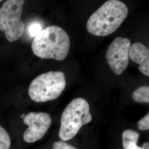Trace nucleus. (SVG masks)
<instances>
[{
	"label": "nucleus",
	"mask_w": 149,
	"mask_h": 149,
	"mask_svg": "<svg viewBox=\"0 0 149 149\" xmlns=\"http://www.w3.org/2000/svg\"><path fill=\"white\" fill-rule=\"evenodd\" d=\"M70 48L69 35L64 29L56 26L42 29L32 43L33 53L41 59L63 61L67 57Z\"/></svg>",
	"instance_id": "nucleus-1"
},
{
	"label": "nucleus",
	"mask_w": 149,
	"mask_h": 149,
	"mask_svg": "<svg viewBox=\"0 0 149 149\" xmlns=\"http://www.w3.org/2000/svg\"><path fill=\"white\" fill-rule=\"evenodd\" d=\"M130 47L131 43L129 39L118 37L108 48L106 55L107 61L115 74L120 75L127 68Z\"/></svg>",
	"instance_id": "nucleus-6"
},
{
	"label": "nucleus",
	"mask_w": 149,
	"mask_h": 149,
	"mask_svg": "<svg viewBox=\"0 0 149 149\" xmlns=\"http://www.w3.org/2000/svg\"><path fill=\"white\" fill-rule=\"evenodd\" d=\"M138 126L140 130H147L149 129V114L148 113L144 117L142 118L138 123Z\"/></svg>",
	"instance_id": "nucleus-13"
},
{
	"label": "nucleus",
	"mask_w": 149,
	"mask_h": 149,
	"mask_svg": "<svg viewBox=\"0 0 149 149\" xmlns=\"http://www.w3.org/2000/svg\"><path fill=\"white\" fill-rule=\"evenodd\" d=\"M92 120L88 102L82 98H75L70 102L61 114L59 138L63 141L74 138L80 129Z\"/></svg>",
	"instance_id": "nucleus-3"
},
{
	"label": "nucleus",
	"mask_w": 149,
	"mask_h": 149,
	"mask_svg": "<svg viewBox=\"0 0 149 149\" xmlns=\"http://www.w3.org/2000/svg\"><path fill=\"white\" fill-rule=\"evenodd\" d=\"M143 149H149V142H145L143 145Z\"/></svg>",
	"instance_id": "nucleus-15"
},
{
	"label": "nucleus",
	"mask_w": 149,
	"mask_h": 149,
	"mask_svg": "<svg viewBox=\"0 0 149 149\" xmlns=\"http://www.w3.org/2000/svg\"><path fill=\"white\" fill-rule=\"evenodd\" d=\"M23 0L6 1L0 8V31L5 32L7 39L13 42L21 38L25 24L22 21Z\"/></svg>",
	"instance_id": "nucleus-5"
},
{
	"label": "nucleus",
	"mask_w": 149,
	"mask_h": 149,
	"mask_svg": "<svg viewBox=\"0 0 149 149\" xmlns=\"http://www.w3.org/2000/svg\"><path fill=\"white\" fill-rule=\"evenodd\" d=\"M128 15V7L124 2L107 1L90 16L87 22V29L93 36H109L120 26Z\"/></svg>",
	"instance_id": "nucleus-2"
},
{
	"label": "nucleus",
	"mask_w": 149,
	"mask_h": 149,
	"mask_svg": "<svg viewBox=\"0 0 149 149\" xmlns=\"http://www.w3.org/2000/svg\"><path fill=\"white\" fill-rule=\"evenodd\" d=\"M10 136L5 128L0 125V149H10Z\"/></svg>",
	"instance_id": "nucleus-11"
},
{
	"label": "nucleus",
	"mask_w": 149,
	"mask_h": 149,
	"mask_svg": "<svg viewBox=\"0 0 149 149\" xmlns=\"http://www.w3.org/2000/svg\"><path fill=\"white\" fill-rule=\"evenodd\" d=\"M134 100L138 103H149V87L148 86H143L138 88L133 93Z\"/></svg>",
	"instance_id": "nucleus-10"
},
{
	"label": "nucleus",
	"mask_w": 149,
	"mask_h": 149,
	"mask_svg": "<svg viewBox=\"0 0 149 149\" xmlns=\"http://www.w3.org/2000/svg\"><path fill=\"white\" fill-rule=\"evenodd\" d=\"M129 149H143V148L139 146L138 145H135V146H133L131 147L130 148H129Z\"/></svg>",
	"instance_id": "nucleus-16"
},
{
	"label": "nucleus",
	"mask_w": 149,
	"mask_h": 149,
	"mask_svg": "<svg viewBox=\"0 0 149 149\" xmlns=\"http://www.w3.org/2000/svg\"><path fill=\"white\" fill-rule=\"evenodd\" d=\"M28 33L31 37H35L42 30V26L38 22H33L28 27Z\"/></svg>",
	"instance_id": "nucleus-12"
},
{
	"label": "nucleus",
	"mask_w": 149,
	"mask_h": 149,
	"mask_svg": "<svg viewBox=\"0 0 149 149\" xmlns=\"http://www.w3.org/2000/svg\"><path fill=\"white\" fill-rule=\"evenodd\" d=\"M66 86L65 76L61 71H49L40 74L31 83L28 94L32 101L46 102L58 98Z\"/></svg>",
	"instance_id": "nucleus-4"
},
{
	"label": "nucleus",
	"mask_w": 149,
	"mask_h": 149,
	"mask_svg": "<svg viewBox=\"0 0 149 149\" xmlns=\"http://www.w3.org/2000/svg\"><path fill=\"white\" fill-rule=\"evenodd\" d=\"M140 134L137 132L127 129L122 134L123 146L124 149H129L131 147L137 145Z\"/></svg>",
	"instance_id": "nucleus-9"
},
{
	"label": "nucleus",
	"mask_w": 149,
	"mask_h": 149,
	"mask_svg": "<svg viewBox=\"0 0 149 149\" xmlns=\"http://www.w3.org/2000/svg\"><path fill=\"white\" fill-rule=\"evenodd\" d=\"M2 2V1H0V2Z\"/></svg>",
	"instance_id": "nucleus-17"
},
{
	"label": "nucleus",
	"mask_w": 149,
	"mask_h": 149,
	"mask_svg": "<svg viewBox=\"0 0 149 149\" xmlns=\"http://www.w3.org/2000/svg\"><path fill=\"white\" fill-rule=\"evenodd\" d=\"M129 57L139 65V70L143 74L149 76V50L143 44L136 42L130 47Z\"/></svg>",
	"instance_id": "nucleus-8"
},
{
	"label": "nucleus",
	"mask_w": 149,
	"mask_h": 149,
	"mask_svg": "<svg viewBox=\"0 0 149 149\" xmlns=\"http://www.w3.org/2000/svg\"><path fill=\"white\" fill-rule=\"evenodd\" d=\"M53 149H77L74 146L68 144L64 141L55 142L53 145Z\"/></svg>",
	"instance_id": "nucleus-14"
},
{
	"label": "nucleus",
	"mask_w": 149,
	"mask_h": 149,
	"mask_svg": "<svg viewBox=\"0 0 149 149\" xmlns=\"http://www.w3.org/2000/svg\"><path fill=\"white\" fill-rule=\"evenodd\" d=\"M23 123L28 126L23 134V140L28 143H33L47 133L52 124V118L45 112H31L24 117Z\"/></svg>",
	"instance_id": "nucleus-7"
}]
</instances>
